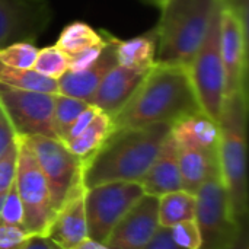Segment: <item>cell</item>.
I'll list each match as a JSON object with an SVG mask.
<instances>
[{
  "label": "cell",
  "instance_id": "obj_1",
  "mask_svg": "<svg viewBox=\"0 0 249 249\" xmlns=\"http://www.w3.org/2000/svg\"><path fill=\"white\" fill-rule=\"evenodd\" d=\"M201 111L188 69L155 63L124 107L111 117L114 130L175 124Z\"/></svg>",
  "mask_w": 249,
  "mask_h": 249
},
{
  "label": "cell",
  "instance_id": "obj_2",
  "mask_svg": "<svg viewBox=\"0 0 249 249\" xmlns=\"http://www.w3.org/2000/svg\"><path fill=\"white\" fill-rule=\"evenodd\" d=\"M169 131V124L112 130L104 144L83 162L85 190L107 182H140Z\"/></svg>",
  "mask_w": 249,
  "mask_h": 249
},
{
  "label": "cell",
  "instance_id": "obj_3",
  "mask_svg": "<svg viewBox=\"0 0 249 249\" xmlns=\"http://www.w3.org/2000/svg\"><path fill=\"white\" fill-rule=\"evenodd\" d=\"M247 89L228 95L220 117L217 160L220 178L229 197L231 214L236 225L248 223L247 179Z\"/></svg>",
  "mask_w": 249,
  "mask_h": 249
},
{
  "label": "cell",
  "instance_id": "obj_4",
  "mask_svg": "<svg viewBox=\"0 0 249 249\" xmlns=\"http://www.w3.org/2000/svg\"><path fill=\"white\" fill-rule=\"evenodd\" d=\"M219 0H165L156 32L155 63L190 67Z\"/></svg>",
  "mask_w": 249,
  "mask_h": 249
},
{
  "label": "cell",
  "instance_id": "obj_5",
  "mask_svg": "<svg viewBox=\"0 0 249 249\" xmlns=\"http://www.w3.org/2000/svg\"><path fill=\"white\" fill-rule=\"evenodd\" d=\"M220 9L222 0L216 4L206 38L188 67L200 108L214 121L219 120L226 99V77L220 55Z\"/></svg>",
  "mask_w": 249,
  "mask_h": 249
},
{
  "label": "cell",
  "instance_id": "obj_6",
  "mask_svg": "<svg viewBox=\"0 0 249 249\" xmlns=\"http://www.w3.org/2000/svg\"><path fill=\"white\" fill-rule=\"evenodd\" d=\"M15 188L22 206V226L29 235H45L55 213L47 179L23 137H18Z\"/></svg>",
  "mask_w": 249,
  "mask_h": 249
},
{
  "label": "cell",
  "instance_id": "obj_7",
  "mask_svg": "<svg viewBox=\"0 0 249 249\" xmlns=\"http://www.w3.org/2000/svg\"><path fill=\"white\" fill-rule=\"evenodd\" d=\"M143 196L140 182H107L85 190L88 238L105 244L120 219Z\"/></svg>",
  "mask_w": 249,
  "mask_h": 249
},
{
  "label": "cell",
  "instance_id": "obj_8",
  "mask_svg": "<svg viewBox=\"0 0 249 249\" xmlns=\"http://www.w3.org/2000/svg\"><path fill=\"white\" fill-rule=\"evenodd\" d=\"M32 150L50 188L54 210L82 185L83 162L74 156L60 139L45 136L23 137Z\"/></svg>",
  "mask_w": 249,
  "mask_h": 249
},
{
  "label": "cell",
  "instance_id": "obj_9",
  "mask_svg": "<svg viewBox=\"0 0 249 249\" xmlns=\"http://www.w3.org/2000/svg\"><path fill=\"white\" fill-rule=\"evenodd\" d=\"M196 223L200 231V249H226L241 225L231 214L229 197L220 175L210 178L196 193Z\"/></svg>",
  "mask_w": 249,
  "mask_h": 249
},
{
  "label": "cell",
  "instance_id": "obj_10",
  "mask_svg": "<svg viewBox=\"0 0 249 249\" xmlns=\"http://www.w3.org/2000/svg\"><path fill=\"white\" fill-rule=\"evenodd\" d=\"M54 96L22 90L0 83V105L18 137L45 136L58 139L54 130Z\"/></svg>",
  "mask_w": 249,
  "mask_h": 249
},
{
  "label": "cell",
  "instance_id": "obj_11",
  "mask_svg": "<svg viewBox=\"0 0 249 249\" xmlns=\"http://www.w3.org/2000/svg\"><path fill=\"white\" fill-rule=\"evenodd\" d=\"M53 19L47 0H0V48L13 42H34Z\"/></svg>",
  "mask_w": 249,
  "mask_h": 249
},
{
  "label": "cell",
  "instance_id": "obj_12",
  "mask_svg": "<svg viewBox=\"0 0 249 249\" xmlns=\"http://www.w3.org/2000/svg\"><path fill=\"white\" fill-rule=\"evenodd\" d=\"M248 20L225 6L220 9V55L226 77V96L247 89Z\"/></svg>",
  "mask_w": 249,
  "mask_h": 249
},
{
  "label": "cell",
  "instance_id": "obj_13",
  "mask_svg": "<svg viewBox=\"0 0 249 249\" xmlns=\"http://www.w3.org/2000/svg\"><path fill=\"white\" fill-rule=\"evenodd\" d=\"M159 228L158 197L144 194L120 219L105 245L109 249H143Z\"/></svg>",
  "mask_w": 249,
  "mask_h": 249
},
{
  "label": "cell",
  "instance_id": "obj_14",
  "mask_svg": "<svg viewBox=\"0 0 249 249\" xmlns=\"http://www.w3.org/2000/svg\"><path fill=\"white\" fill-rule=\"evenodd\" d=\"M58 249H73L88 239L85 187L79 185L57 209L45 235Z\"/></svg>",
  "mask_w": 249,
  "mask_h": 249
},
{
  "label": "cell",
  "instance_id": "obj_15",
  "mask_svg": "<svg viewBox=\"0 0 249 249\" xmlns=\"http://www.w3.org/2000/svg\"><path fill=\"white\" fill-rule=\"evenodd\" d=\"M118 38L112 34L108 35V41L99 55V58L86 70L82 71H67L58 80V93L67 95L71 98H77L86 101L89 104L90 98L96 92L98 86L104 80V77L118 64L117 63V47Z\"/></svg>",
  "mask_w": 249,
  "mask_h": 249
},
{
  "label": "cell",
  "instance_id": "obj_16",
  "mask_svg": "<svg viewBox=\"0 0 249 249\" xmlns=\"http://www.w3.org/2000/svg\"><path fill=\"white\" fill-rule=\"evenodd\" d=\"M147 71L149 69H127L117 64L104 77L90 98L89 105H93L109 117H114L130 99Z\"/></svg>",
  "mask_w": 249,
  "mask_h": 249
},
{
  "label": "cell",
  "instance_id": "obj_17",
  "mask_svg": "<svg viewBox=\"0 0 249 249\" xmlns=\"http://www.w3.org/2000/svg\"><path fill=\"white\" fill-rule=\"evenodd\" d=\"M140 185L144 194L158 198L163 194L182 190L178 162V147L171 136V131L165 139L155 160L152 162L150 168L142 178Z\"/></svg>",
  "mask_w": 249,
  "mask_h": 249
},
{
  "label": "cell",
  "instance_id": "obj_18",
  "mask_svg": "<svg viewBox=\"0 0 249 249\" xmlns=\"http://www.w3.org/2000/svg\"><path fill=\"white\" fill-rule=\"evenodd\" d=\"M171 136L178 147L217 150L219 125L206 112L198 111L172 124Z\"/></svg>",
  "mask_w": 249,
  "mask_h": 249
},
{
  "label": "cell",
  "instance_id": "obj_19",
  "mask_svg": "<svg viewBox=\"0 0 249 249\" xmlns=\"http://www.w3.org/2000/svg\"><path fill=\"white\" fill-rule=\"evenodd\" d=\"M178 162L182 190L191 194H196L210 178L220 175L217 150L178 147Z\"/></svg>",
  "mask_w": 249,
  "mask_h": 249
},
{
  "label": "cell",
  "instance_id": "obj_20",
  "mask_svg": "<svg viewBox=\"0 0 249 249\" xmlns=\"http://www.w3.org/2000/svg\"><path fill=\"white\" fill-rule=\"evenodd\" d=\"M156 42L155 29L131 39H118L115 47L118 66L127 69H150L155 64Z\"/></svg>",
  "mask_w": 249,
  "mask_h": 249
},
{
  "label": "cell",
  "instance_id": "obj_21",
  "mask_svg": "<svg viewBox=\"0 0 249 249\" xmlns=\"http://www.w3.org/2000/svg\"><path fill=\"white\" fill-rule=\"evenodd\" d=\"M197 198L184 190L163 194L158 198V216L160 228H174L175 225L196 217Z\"/></svg>",
  "mask_w": 249,
  "mask_h": 249
},
{
  "label": "cell",
  "instance_id": "obj_22",
  "mask_svg": "<svg viewBox=\"0 0 249 249\" xmlns=\"http://www.w3.org/2000/svg\"><path fill=\"white\" fill-rule=\"evenodd\" d=\"M112 120L108 114L99 112L95 120L73 140L64 143L67 149L77 156L82 162H85L88 158H90L108 139V136L112 133Z\"/></svg>",
  "mask_w": 249,
  "mask_h": 249
},
{
  "label": "cell",
  "instance_id": "obj_23",
  "mask_svg": "<svg viewBox=\"0 0 249 249\" xmlns=\"http://www.w3.org/2000/svg\"><path fill=\"white\" fill-rule=\"evenodd\" d=\"M108 32L96 31L86 22L74 20L63 28L60 32L55 47L64 51L69 55L80 53L89 47L104 45L107 42Z\"/></svg>",
  "mask_w": 249,
  "mask_h": 249
},
{
  "label": "cell",
  "instance_id": "obj_24",
  "mask_svg": "<svg viewBox=\"0 0 249 249\" xmlns=\"http://www.w3.org/2000/svg\"><path fill=\"white\" fill-rule=\"evenodd\" d=\"M0 83L7 85L22 90H34V92H44V93H58L57 80L45 77L35 70H22L9 67L0 63Z\"/></svg>",
  "mask_w": 249,
  "mask_h": 249
},
{
  "label": "cell",
  "instance_id": "obj_25",
  "mask_svg": "<svg viewBox=\"0 0 249 249\" xmlns=\"http://www.w3.org/2000/svg\"><path fill=\"white\" fill-rule=\"evenodd\" d=\"M88 105L89 104L86 101L61 95V93H55L53 120H54L55 134L60 140L66 136V133L74 123V120L88 108Z\"/></svg>",
  "mask_w": 249,
  "mask_h": 249
},
{
  "label": "cell",
  "instance_id": "obj_26",
  "mask_svg": "<svg viewBox=\"0 0 249 249\" xmlns=\"http://www.w3.org/2000/svg\"><path fill=\"white\" fill-rule=\"evenodd\" d=\"M69 61H70L69 54H66L55 45L53 47L50 45L38 50L32 70H35L36 73L45 77L58 80L64 73L69 71Z\"/></svg>",
  "mask_w": 249,
  "mask_h": 249
},
{
  "label": "cell",
  "instance_id": "obj_27",
  "mask_svg": "<svg viewBox=\"0 0 249 249\" xmlns=\"http://www.w3.org/2000/svg\"><path fill=\"white\" fill-rule=\"evenodd\" d=\"M36 54L38 48L35 47L34 42H13L7 47L0 48V63L15 69L31 70L34 67Z\"/></svg>",
  "mask_w": 249,
  "mask_h": 249
},
{
  "label": "cell",
  "instance_id": "obj_28",
  "mask_svg": "<svg viewBox=\"0 0 249 249\" xmlns=\"http://www.w3.org/2000/svg\"><path fill=\"white\" fill-rule=\"evenodd\" d=\"M16 162H18V139L0 156V212L10 188L15 184Z\"/></svg>",
  "mask_w": 249,
  "mask_h": 249
},
{
  "label": "cell",
  "instance_id": "obj_29",
  "mask_svg": "<svg viewBox=\"0 0 249 249\" xmlns=\"http://www.w3.org/2000/svg\"><path fill=\"white\" fill-rule=\"evenodd\" d=\"M171 229L172 239L175 241L177 245H179L184 249H200L201 247V238H200V231L197 228L196 220H187L175 225Z\"/></svg>",
  "mask_w": 249,
  "mask_h": 249
},
{
  "label": "cell",
  "instance_id": "obj_30",
  "mask_svg": "<svg viewBox=\"0 0 249 249\" xmlns=\"http://www.w3.org/2000/svg\"><path fill=\"white\" fill-rule=\"evenodd\" d=\"M32 235H29L23 226L0 223V249H15L26 242Z\"/></svg>",
  "mask_w": 249,
  "mask_h": 249
},
{
  "label": "cell",
  "instance_id": "obj_31",
  "mask_svg": "<svg viewBox=\"0 0 249 249\" xmlns=\"http://www.w3.org/2000/svg\"><path fill=\"white\" fill-rule=\"evenodd\" d=\"M0 223H9V225H19L22 226V206L20 200L18 197L15 184L10 188L4 204L0 212Z\"/></svg>",
  "mask_w": 249,
  "mask_h": 249
},
{
  "label": "cell",
  "instance_id": "obj_32",
  "mask_svg": "<svg viewBox=\"0 0 249 249\" xmlns=\"http://www.w3.org/2000/svg\"><path fill=\"white\" fill-rule=\"evenodd\" d=\"M109 35V32H108ZM108 41V38H107ZM107 44V42H105ZM104 45H95V47H89L80 53H76L73 55H69L70 57V61H69V71H82V70H86L88 67H90L101 55L102 50H104Z\"/></svg>",
  "mask_w": 249,
  "mask_h": 249
},
{
  "label": "cell",
  "instance_id": "obj_33",
  "mask_svg": "<svg viewBox=\"0 0 249 249\" xmlns=\"http://www.w3.org/2000/svg\"><path fill=\"white\" fill-rule=\"evenodd\" d=\"M101 112V109H98L96 107H93V105H88V108L74 120V123L71 124V127L69 128V131L66 133V136L61 139V142L63 143H67V142H70V140H73L74 137H77L93 120H95V117L98 115Z\"/></svg>",
  "mask_w": 249,
  "mask_h": 249
},
{
  "label": "cell",
  "instance_id": "obj_34",
  "mask_svg": "<svg viewBox=\"0 0 249 249\" xmlns=\"http://www.w3.org/2000/svg\"><path fill=\"white\" fill-rule=\"evenodd\" d=\"M15 140H16L15 130H13L6 112L3 111V108L0 105V156L12 146V143Z\"/></svg>",
  "mask_w": 249,
  "mask_h": 249
},
{
  "label": "cell",
  "instance_id": "obj_35",
  "mask_svg": "<svg viewBox=\"0 0 249 249\" xmlns=\"http://www.w3.org/2000/svg\"><path fill=\"white\" fill-rule=\"evenodd\" d=\"M143 249H184L175 244L169 228H159L150 242Z\"/></svg>",
  "mask_w": 249,
  "mask_h": 249
},
{
  "label": "cell",
  "instance_id": "obj_36",
  "mask_svg": "<svg viewBox=\"0 0 249 249\" xmlns=\"http://www.w3.org/2000/svg\"><path fill=\"white\" fill-rule=\"evenodd\" d=\"M15 249H58L47 236L42 235H32L26 242Z\"/></svg>",
  "mask_w": 249,
  "mask_h": 249
},
{
  "label": "cell",
  "instance_id": "obj_37",
  "mask_svg": "<svg viewBox=\"0 0 249 249\" xmlns=\"http://www.w3.org/2000/svg\"><path fill=\"white\" fill-rule=\"evenodd\" d=\"M226 249H249V235L248 223H242L233 238V241L229 244Z\"/></svg>",
  "mask_w": 249,
  "mask_h": 249
},
{
  "label": "cell",
  "instance_id": "obj_38",
  "mask_svg": "<svg viewBox=\"0 0 249 249\" xmlns=\"http://www.w3.org/2000/svg\"><path fill=\"white\" fill-rule=\"evenodd\" d=\"M73 249H109L105 244H99V242H95V241H92V239H86V241H83L80 245H77L76 248Z\"/></svg>",
  "mask_w": 249,
  "mask_h": 249
},
{
  "label": "cell",
  "instance_id": "obj_39",
  "mask_svg": "<svg viewBox=\"0 0 249 249\" xmlns=\"http://www.w3.org/2000/svg\"><path fill=\"white\" fill-rule=\"evenodd\" d=\"M144 3H147V4H152V6H158L159 9L162 7V4L165 3V0H143Z\"/></svg>",
  "mask_w": 249,
  "mask_h": 249
}]
</instances>
